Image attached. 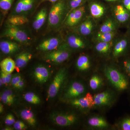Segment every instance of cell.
Returning a JSON list of instances; mask_svg holds the SVG:
<instances>
[{
    "instance_id": "6da1fadb",
    "label": "cell",
    "mask_w": 130,
    "mask_h": 130,
    "mask_svg": "<svg viewBox=\"0 0 130 130\" xmlns=\"http://www.w3.org/2000/svg\"><path fill=\"white\" fill-rule=\"evenodd\" d=\"M104 73L107 78L117 89L123 90L127 88L128 83L127 79L119 71L111 67H106Z\"/></svg>"
},
{
    "instance_id": "7a4b0ae2",
    "label": "cell",
    "mask_w": 130,
    "mask_h": 130,
    "mask_svg": "<svg viewBox=\"0 0 130 130\" xmlns=\"http://www.w3.org/2000/svg\"><path fill=\"white\" fill-rule=\"evenodd\" d=\"M66 10V4L64 1L61 0L55 4L49 13L48 25L53 28H56L59 25L64 16Z\"/></svg>"
},
{
    "instance_id": "3957f363",
    "label": "cell",
    "mask_w": 130,
    "mask_h": 130,
    "mask_svg": "<svg viewBox=\"0 0 130 130\" xmlns=\"http://www.w3.org/2000/svg\"><path fill=\"white\" fill-rule=\"evenodd\" d=\"M1 37L10 38L20 43H28L30 39L25 31L14 26L8 25L3 31Z\"/></svg>"
},
{
    "instance_id": "277c9868",
    "label": "cell",
    "mask_w": 130,
    "mask_h": 130,
    "mask_svg": "<svg viewBox=\"0 0 130 130\" xmlns=\"http://www.w3.org/2000/svg\"><path fill=\"white\" fill-rule=\"evenodd\" d=\"M68 45L64 44L59 48L49 51L44 56L45 59L55 63H63L70 57V51L67 48Z\"/></svg>"
},
{
    "instance_id": "5b68a950",
    "label": "cell",
    "mask_w": 130,
    "mask_h": 130,
    "mask_svg": "<svg viewBox=\"0 0 130 130\" xmlns=\"http://www.w3.org/2000/svg\"><path fill=\"white\" fill-rule=\"evenodd\" d=\"M66 75V71L65 68L60 69L56 73L48 91V98H53L56 96L64 80Z\"/></svg>"
},
{
    "instance_id": "8992f818",
    "label": "cell",
    "mask_w": 130,
    "mask_h": 130,
    "mask_svg": "<svg viewBox=\"0 0 130 130\" xmlns=\"http://www.w3.org/2000/svg\"><path fill=\"white\" fill-rule=\"evenodd\" d=\"M85 12V7L83 6L73 9L68 13L65 20V25L70 27L76 25L83 19Z\"/></svg>"
},
{
    "instance_id": "52a82bcc",
    "label": "cell",
    "mask_w": 130,
    "mask_h": 130,
    "mask_svg": "<svg viewBox=\"0 0 130 130\" xmlns=\"http://www.w3.org/2000/svg\"><path fill=\"white\" fill-rule=\"evenodd\" d=\"M85 88L84 85L78 82L72 83L65 94V97L67 99H74L81 96L85 93Z\"/></svg>"
},
{
    "instance_id": "ba28073f",
    "label": "cell",
    "mask_w": 130,
    "mask_h": 130,
    "mask_svg": "<svg viewBox=\"0 0 130 130\" xmlns=\"http://www.w3.org/2000/svg\"><path fill=\"white\" fill-rule=\"evenodd\" d=\"M72 105L83 109H90L95 106L93 97L90 93H86L83 97L74 99L71 102Z\"/></svg>"
},
{
    "instance_id": "9c48e42d",
    "label": "cell",
    "mask_w": 130,
    "mask_h": 130,
    "mask_svg": "<svg viewBox=\"0 0 130 130\" xmlns=\"http://www.w3.org/2000/svg\"><path fill=\"white\" fill-rule=\"evenodd\" d=\"M35 0H19L12 13V14L25 15L33 8Z\"/></svg>"
},
{
    "instance_id": "30bf717a",
    "label": "cell",
    "mask_w": 130,
    "mask_h": 130,
    "mask_svg": "<svg viewBox=\"0 0 130 130\" xmlns=\"http://www.w3.org/2000/svg\"><path fill=\"white\" fill-rule=\"evenodd\" d=\"M61 42V40L59 38H50L43 41L39 44L37 48L41 51L49 52L58 48Z\"/></svg>"
},
{
    "instance_id": "8fae6325",
    "label": "cell",
    "mask_w": 130,
    "mask_h": 130,
    "mask_svg": "<svg viewBox=\"0 0 130 130\" xmlns=\"http://www.w3.org/2000/svg\"><path fill=\"white\" fill-rule=\"evenodd\" d=\"M53 120L58 125L67 126L74 124L77 120V118L73 114H59L55 115Z\"/></svg>"
},
{
    "instance_id": "7c38bea8",
    "label": "cell",
    "mask_w": 130,
    "mask_h": 130,
    "mask_svg": "<svg viewBox=\"0 0 130 130\" xmlns=\"http://www.w3.org/2000/svg\"><path fill=\"white\" fill-rule=\"evenodd\" d=\"M67 43L68 46L74 49H84L87 46L86 41L79 36L71 34L67 37Z\"/></svg>"
},
{
    "instance_id": "4fadbf2b",
    "label": "cell",
    "mask_w": 130,
    "mask_h": 130,
    "mask_svg": "<svg viewBox=\"0 0 130 130\" xmlns=\"http://www.w3.org/2000/svg\"><path fill=\"white\" fill-rule=\"evenodd\" d=\"M113 96L109 91L98 93L94 96L95 106L102 107L109 105L112 102Z\"/></svg>"
},
{
    "instance_id": "5bb4252c",
    "label": "cell",
    "mask_w": 130,
    "mask_h": 130,
    "mask_svg": "<svg viewBox=\"0 0 130 130\" xmlns=\"http://www.w3.org/2000/svg\"><path fill=\"white\" fill-rule=\"evenodd\" d=\"M20 49V45L15 42L4 40L0 42V49L5 54H11L16 53Z\"/></svg>"
},
{
    "instance_id": "9a60e30c",
    "label": "cell",
    "mask_w": 130,
    "mask_h": 130,
    "mask_svg": "<svg viewBox=\"0 0 130 130\" xmlns=\"http://www.w3.org/2000/svg\"><path fill=\"white\" fill-rule=\"evenodd\" d=\"M94 27V23L92 18H87L82 22L78 28V31L82 36H86L91 34Z\"/></svg>"
},
{
    "instance_id": "2e32d148",
    "label": "cell",
    "mask_w": 130,
    "mask_h": 130,
    "mask_svg": "<svg viewBox=\"0 0 130 130\" xmlns=\"http://www.w3.org/2000/svg\"><path fill=\"white\" fill-rule=\"evenodd\" d=\"M114 13L117 21L121 23H125L130 19V13L122 5L116 6L114 10Z\"/></svg>"
},
{
    "instance_id": "e0dca14e",
    "label": "cell",
    "mask_w": 130,
    "mask_h": 130,
    "mask_svg": "<svg viewBox=\"0 0 130 130\" xmlns=\"http://www.w3.org/2000/svg\"><path fill=\"white\" fill-rule=\"evenodd\" d=\"M48 68L43 66H39L36 68L34 75L36 79L39 83H46L48 79L50 74Z\"/></svg>"
},
{
    "instance_id": "ac0fdd59",
    "label": "cell",
    "mask_w": 130,
    "mask_h": 130,
    "mask_svg": "<svg viewBox=\"0 0 130 130\" xmlns=\"http://www.w3.org/2000/svg\"><path fill=\"white\" fill-rule=\"evenodd\" d=\"M47 17L46 8H42L38 13L32 24V27L35 30H39L44 24Z\"/></svg>"
},
{
    "instance_id": "d6986e66",
    "label": "cell",
    "mask_w": 130,
    "mask_h": 130,
    "mask_svg": "<svg viewBox=\"0 0 130 130\" xmlns=\"http://www.w3.org/2000/svg\"><path fill=\"white\" fill-rule=\"evenodd\" d=\"M29 20L25 15L22 14H12L7 20L8 25L18 26L23 25L28 23Z\"/></svg>"
},
{
    "instance_id": "ffe728a7",
    "label": "cell",
    "mask_w": 130,
    "mask_h": 130,
    "mask_svg": "<svg viewBox=\"0 0 130 130\" xmlns=\"http://www.w3.org/2000/svg\"><path fill=\"white\" fill-rule=\"evenodd\" d=\"M90 12L92 18L96 19L101 18L105 13V7L97 3H93L90 6Z\"/></svg>"
},
{
    "instance_id": "44dd1931",
    "label": "cell",
    "mask_w": 130,
    "mask_h": 130,
    "mask_svg": "<svg viewBox=\"0 0 130 130\" xmlns=\"http://www.w3.org/2000/svg\"><path fill=\"white\" fill-rule=\"evenodd\" d=\"M32 56V54L28 52H23L20 54L15 59L16 67L18 69L23 68L31 59Z\"/></svg>"
},
{
    "instance_id": "7402d4cb",
    "label": "cell",
    "mask_w": 130,
    "mask_h": 130,
    "mask_svg": "<svg viewBox=\"0 0 130 130\" xmlns=\"http://www.w3.org/2000/svg\"><path fill=\"white\" fill-rule=\"evenodd\" d=\"M1 71L6 73H11L16 68L15 61L11 58H5L0 63Z\"/></svg>"
},
{
    "instance_id": "603a6c76",
    "label": "cell",
    "mask_w": 130,
    "mask_h": 130,
    "mask_svg": "<svg viewBox=\"0 0 130 130\" xmlns=\"http://www.w3.org/2000/svg\"><path fill=\"white\" fill-rule=\"evenodd\" d=\"M77 68L81 71L89 70L91 67V62L88 56L86 55H81L78 58L76 63Z\"/></svg>"
},
{
    "instance_id": "cb8c5ba5",
    "label": "cell",
    "mask_w": 130,
    "mask_h": 130,
    "mask_svg": "<svg viewBox=\"0 0 130 130\" xmlns=\"http://www.w3.org/2000/svg\"><path fill=\"white\" fill-rule=\"evenodd\" d=\"M88 123L90 126L96 128H105L108 126V123L105 119L98 116H94L89 119Z\"/></svg>"
},
{
    "instance_id": "d4e9b609",
    "label": "cell",
    "mask_w": 130,
    "mask_h": 130,
    "mask_svg": "<svg viewBox=\"0 0 130 130\" xmlns=\"http://www.w3.org/2000/svg\"><path fill=\"white\" fill-rule=\"evenodd\" d=\"M128 41L126 39H120L116 43L113 47V55L114 57H118L123 53L127 48Z\"/></svg>"
},
{
    "instance_id": "484cf974",
    "label": "cell",
    "mask_w": 130,
    "mask_h": 130,
    "mask_svg": "<svg viewBox=\"0 0 130 130\" xmlns=\"http://www.w3.org/2000/svg\"><path fill=\"white\" fill-rule=\"evenodd\" d=\"M20 116L29 125L34 126L36 123V120L34 113L31 110L24 109L20 112Z\"/></svg>"
},
{
    "instance_id": "4316f807",
    "label": "cell",
    "mask_w": 130,
    "mask_h": 130,
    "mask_svg": "<svg viewBox=\"0 0 130 130\" xmlns=\"http://www.w3.org/2000/svg\"><path fill=\"white\" fill-rule=\"evenodd\" d=\"M116 29V25L112 19H107L101 25L99 32H110L115 31Z\"/></svg>"
},
{
    "instance_id": "83f0119b",
    "label": "cell",
    "mask_w": 130,
    "mask_h": 130,
    "mask_svg": "<svg viewBox=\"0 0 130 130\" xmlns=\"http://www.w3.org/2000/svg\"><path fill=\"white\" fill-rule=\"evenodd\" d=\"M112 42H98L95 46L96 50L102 54H106L109 53L112 47Z\"/></svg>"
},
{
    "instance_id": "f1b7e54d",
    "label": "cell",
    "mask_w": 130,
    "mask_h": 130,
    "mask_svg": "<svg viewBox=\"0 0 130 130\" xmlns=\"http://www.w3.org/2000/svg\"><path fill=\"white\" fill-rule=\"evenodd\" d=\"M115 35V31L110 32H98L96 35L95 39L98 42H111Z\"/></svg>"
},
{
    "instance_id": "f546056e",
    "label": "cell",
    "mask_w": 130,
    "mask_h": 130,
    "mask_svg": "<svg viewBox=\"0 0 130 130\" xmlns=\"http://www.w3.org/2000/svg\"><path fill=\"white\" fill-rule=\"evenodd\" d=\"M102 78L98 75H94L90 79L89 86L93 90H96L99 88L102 85Z\"/></svg>"
},
{
    "instance_id": "4dcf8cb0",
    "label": "cell",
    "mask_w": 130,
    "mask_h": 130,
    "mask_svg": "<svg viewBox=\"0 0 130 130\" xmlns=\"http://www.w3.org/2000/svg\"><path fill=\"white\" fill-rule=\"evenodd\" d=\"M24 98L26 102L35 105L38 104L41 102L40 98L35 93L32 92H28L24 95Z\"/></svg>"
},
{
    "instance_id": "1f68e13d",
    "label": "cell",
    "mask_w": 130,
    "mask_h": 130,
    "mask_svg": "<svg viewBox=\"0 0 130 130\" xmlns=\"http://www.w3.org/2000/svg\"><path fill=\"white\" fill-rule=\"evenodd\" d=\"M14 0H0V8L4 14L7 13L11 7Z\"/></svg>"
},
{
    "instance_id": "d6a6232c",
    "label": "cell",
    "mask_w": 130,
    "mask_h": 130,
    "mask_svg": "<svg viewBox=\"0 0 130 130\" xmlns=\"http://www.w3.org/2000/svg\"><path fill=\"white\" fill-rule=\"evenodd\" d=\"M84 1L85 0H71L69 4L70 11L68 12V13L73 9L82 6Z\"/></svg>"
},
{
    "instance_id": "836d02e7",
    "label": "cell",
    "mask_w": 130,
    "mask_h": 130,
    "mask_svg": "<svg viewBox=\"0 0 130 130\" xmlns=\"http://www.w3.org/2000/svg\"><path fill=\"white\" fill-rule=\"evenodd\" d=\"M15 122L14 117L11 114L7 115L5 119V123L6 125H11L14 124Z\"/></svg>"
},
{
    "instance_id": "e575fe53",
    "label": "cell",
    "mask_w": 130,
    "mask_h": 130,
    "mask_svg": "<svg viewBox=\"0 0 130 130\" xmlns=\"http://www.w3.org/2000/svg\"><path fill=\"white\" fill-rule=\"evenodd\" d=\"M13 127L15 129L17 130H23L27 129L26 125L22 121H16L13 124Z\"/></svg>"
},
{
    "instance_id": "d590c367",
    "label": "cell",
    "mask_w": 130,
    "mask_h": 130,
    "mask_svg": "<svg viewBox=\"0 0 130 130\" xmlns=\"http://www.w3.org/2000/svg\"><path fill=\"white\" fill-rule=\"evenodd\" d=\"M121 127L123 130H130V118L124 119L122 121Z\"/></svg>"
},
{
    "instance_id": "8d00e7d4",
    "label": "cell",
    "mask_w": 130,
    "mask_h": 130,
    "mask_svg": "<svg viewBox=\"0 0 130 130\" xmlns=\"http://www.w3.org/2000/svg\"><path fill=\"white\" fill-rule=\"evenodd\" d=\"M1 100L2 102L6 105L11 106L13 104L11 101L9 99V98L4 93H3L1 96Z\"/></svg>"
},
{
    "instance_id": "74e56055",
    "label": "cell",
    "mask_w": 130,
    "mask_h": 130,
    "mask_svg": "<svg viewBox=\"0 0 130 130\" xmlns=\"http://www.w3.org/2000/svg\"><path fill=\"white\" fill-rule=\"evenodd\" d=\"M21 79H22L20 75L18 74H14L12 77L11 84L13 86L16 88V85Z\"/></svg>"
},
{
    "instance_id": "f35d334b",
    "label": "cell",
    "mask_w": 130,
    "mask_h": 130,
    "mask_svg": "<svg viewBox=\"0 0 130 130\" xmlns=\"http://www.w3.org/2000/svg\"><path fill=\"white\" fill-rule=\"evenodd\" d=\"M3 93H5V94L9 98V99L13 103H14V96L11 90L9 89L6 90H5Z\"/></svg>"
},
{
    "instance_id": "ab89813d",
    "label": "cell",
    "mask_w": 130,
    "mask_h": 130,
    "mask_svg": "<svg viewBox=\"0 0 130 130\" xmlns=\"http://www.w3.org/2000/svg\"><path fill=\"white\" fill-rule=\"evenodd\" d=\"M0 83L1 86H2V85L6 84H7L6 78V75L5 73L1 71V78H0Z\"/></svg>"
},
{
    "instance_id": "60d3db41",
    "label": "cell",
    "mask_w": 130,
    "mask_h": 130,
    "mask_svg": "<svg viewBox=\"0 0 130 130\" xmlns=\"http://www.w3.org/2000/svg\"><path fill=\"white\" fill-rule=\"evenodd\" d=\"M124 6L130 13V0H123Z\"/></svg>"
},
{
    "instance_id": "b9f144b4",
    "label": "cell",
    "mask_w": 130,
    "mask_h": 130,
    "mask_svg": "<svg viewBox=\"0 0 130 130\" xmlns=\"http://www.w3.org/2000/svg\"><path fill=\"white\" fill-rule=\"evenodd\" d=\"M25 82L23 79H21L16 85V88L19 89L23 88L24 86Z\"/></svg>"
},
{
    "instance_id": "7bdbcfd3",
    "label": "cell",
    "mask_w": 130,
    "mask_h": 130,
    "mask_svg": "<svg viewBox=\"0 0 130 130\" xmlns=\"http://www.w3.org/2000/svg\"><path fill=\"white\" fill-rule=\"evenodd\" d=\"M124 66L127 72L130 74V60L125 62Z\"/></svg>"
},
{
    "instance_id": "ee69618b",
    "label": "cell",
    "mask_w": 130,
    "mask_h": 130,
    "mask_svg": "<svg viewBox=\"0 0 130 130\" xmlns=\"http://www.w3.org/2000/svg\"><path fill=\"white\" fill-rule=\"evenodd\" d=\"M5 73L6 78L7 84H8L11 83V81L12 76L11 73Z\"/></svg>"
},
{
    "instance_id": "f6af8a7d",
    "label": "cell",
    "mask_w": 130,
    "mask_h": 130,
    "mask_svg": "<svg viewBox=\"0 0 130 130\" xmlns=\"http://www.w3.org/2000/svg\"><path fill=\"white\" fill-rule=\"evenodd\" d=\"M3 111V105L1 103L0 104V112L1 113H2Z\"/></svg>"
},
{
    "instance_id": "bcb514c9",
    "label": "cell",
    "mask_w": 130,
    "mask_h": 130,
    "mask_svg": "<svg viewBox=\"0 0 130 130\" xmlns=\"http://www.w3.org/2000/svg\"><path fill=\"white\" fill-rule=\"evenodd\" d=\"M58 0H42L43 1H48L52 3L56 2Z\"/></svg>"
},
{
    "instance_id": "7dc6e473",
    "label": "cell",
    "mask_w": 130,
    "mask_h": 130,
    "mask_svg": "<svg viewBox=\"0 0 130 130\" xmlns=\"http://www.w3.org/2000/svg\"><path fill=\"white\" fill-rule=\"evenodd\" d=\"M3 130H13L12 128H10V127H6V128H4V129H3Z\"/></svg>"
},
{
    "instance_id": "c3c4849f",
    "label": "cell",
    "mask_w": 130,
    "mask_h": 130,
    "mask_svg": "<svg viewBox=\"0 0 130 130\" xmlns=\"http://www.w3.org/2000/svg\"><path fill=\"white\" fill-rule=\"evenodd\" d=\"M106 1H118L119 0H106Z\"/></svg>"
}]
</instances>
